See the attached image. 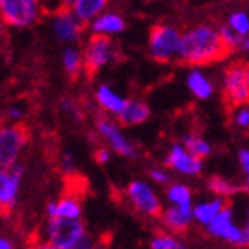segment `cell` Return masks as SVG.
I'll list each match as a JSON object with an SVG mask.
<instances>
[{
    "mask_svg": "<svg viewBox=\"0 0 249 249\" xmlns=\"http://www.w3.org/2000/svg\"><path fill=\"white\" fill-rule=\"evenodd\" d=\"M229 54L220 40L218 30L210 24H199L182 33L178 59L191 66H202L223 59Z\"/></svg>",
    "mask_w": 249,
    "mask_h": 249,
    "instance_id": "cell-1",
    "label": "cell"
},
{
    "mask_svg": "<svg viewBox=\"0 0 249 249\" xmlns=\"http://www.w3.org/2000/svg\"><path fill=\"white\" fill-rule=\"evenodd\" d=\"M42 237L43 242L57 249H78L92 239L82 220H59V218H47L42 229Z\"/></svg>",
    "mask_w": 249,
    "mask_h": 249,
    "instance_id": "cell-2",
    "label": "cell"
},
{
    "mask_svg": "<svg viewBox=\"0 0 249 249\" xmlns=\"http://www.w3.org/2000/svg\"><path fill=\"white\" fill-rule=\"evenodd\" d=\"M124 197L130 206L145 218H160L163 211V199L149 180L135 178L124 187Z\"/></svg>",
    "mask_w": 249,
    "mask_h": 249,
    "instance_id": "cell-3",
    "label": "cell"
},
{
    "mask_svg": "<svg viewBox=\"0 0 249 249\" xmlns=\"http://www.w3.org/2000/svg\"><path fill=\"white\" fill-rule=\"evenodd\" d=\"M28 139V130L23 124H0V168H12L21 163Z\"/></svg>",
    "mask_w": 249,
    "mask_h": 249,
    "instance_id": "cell-4",
    "label": "cell"
},
{
    "mask_svg": "<svg viewBox=\"0 0 249 249\" xmlns=\"http://www.w3.org/2000/svg\"><path fill=\"white\" fill-rule=\"evenodd\" d=\"M180 33L178 28L171 24H158L149 33V54L158 62H171L178 57L180 49Z\"/></svg>",
    "mask_w": 249,
    "mask_h": 249,
    "instance_id": "cell-5",
    "label": "cell"
},
{
    "mask_svg": "<svg viewBox=\"0 0 249 249\" xmlns=\"http://www.w3.org/2000/svg\"><path fill=\"white\" fill-rule=\"evenodd\" d=\"M83 70L89 73H97L104 66L118 59L120 51L113 38L101 35H90L83 47Z\"/></svg>",
    "mask_w": 249,
    "mask_h": 249,
    "instance_id": "cell-6",
    "label": "cell"
},
{
    "mask_svg": "<svg viewBox=\"0 0 249 249\" xmlns=\"http://www.w3.org/2000/svg\"><path fill=\"white\" fill-rule=\"evenodd\" d=\"M40 18V0H0V19L18 30L30 28Z\"/></svg>",
    "mask_w": 249,
    "mask_h": 249,
    "instance_id": "cell-7",
    "label": "cell"
},
{
    "mask_svg": "<svg viewBox=\"0 0 249 249\" xmlns=\"http://www.w3.org/2000/svg\"><path fill=\"white\" fill-rule=\"evenodd\" d=\"M95 130H97L99 137L106 142V147L113 154H118L126 160H135L137 158V149L135 145L130 142V139L124 135L118 121L107 116H99L95 120Z\"/></svg>",
    "mask_w": 249,
    "mask_h": 249,
    "instance_id": "cell-8",
    "label": "cell"
},
{
    "mask_svg": "<svg viewBox=\"0 0 249 249\" xmlns=\"http://www.w3.org/2000/svg\"><path fill=\"white\" fill-rule=\"evenodd\" d=\"M23 163L12 168H0V211H12L19 202L23 189Z\"/></svg>",
    "mask_w": 249,
    "mask_h": 249,
    "instance_id": "cell-9",
    "label": "cell"
},
{
    "mask_svg": "<svg viewBox=\"0 0 249 249\" xmlns=\"http://www.w3.org/2000/svg\"><path fill=\"white\" fill-rule=\"evenodd\" d=\"M223 92L229 104L233 107L249 104V87L246 82L244 64L235 62L227 68L223 73Z\"/></svg>",
    "mask_w": 249,
    "mask_h": 249,
    "instance_id": "cell-10",
    "label": "cell"
},
{
    "mask_svg": "<svg viewBox=\"0 0 249 249\" xmlns=\"http://www.w3.org/2000/svg\"><path fill=\"white\" fill-rule=\"evenodd\" d=\"M204 230H206L208 235L213 239L225 241L233 246H242V225H239V223L235 222L233 210L229 204L220 211V214H218Z\"/></svg>",
    "mask_w": 249,
    "mask_h": 249,
    "instance_id": "cell-11",
    "label": "cell"
},
{
    "mask_svg": "<svg viewBox=\"0 0 249 249\" xmlns=\"http://www.w3.org/2000/svg\"><path fill=\"white\" fill-rule=\"evenodd\" d=\"M164 168L183 177H197L204 170V163L192 156L182 144H173L164 156Z\"/></svg>",
    "mask_w": 249,
    "mask_h": 249,
    "instance_id": "cell-12",
    "label": "cell"
},
{
    "mask_svg": "<svg viewBox=\"0 0 249 249\" xmlns=\"http://www.w3.org/2000/svg\"><path fill=\"white\" fill-rule=\"evenodd\" d=\"M52 30L59 42L66 43V45H74L83 36L85 24L80 23L70 9L61 7L52 16Z\"/></svg>",
    "mask_w": 249,
    "mask_h": 249,
    "instance_id": "cell-13",
    "label": "cell"
},
{
    "mask_svg": "<svg viewBox=\"0 0 249 249\" xmlns=\"http://www.w3.org/2000/svg\"><path fill=\"white\" fill-rule=\"evenodd\" d=\"M47 218H59V220H82L83 204L74 194H64L57 199L47 202Z\"/></svg>",
    "mask_w": 249,
    "mask_h": 249,
    "instance_id": "cell-14",
    "label": "cell"
},
{
    "mask_svg": "<svg viewBox=\"0 0 249 249\" xmlns=\"http://www.w3.org/2000/svg\"><path fill=\"white\" fill-rule=\"evenodd\" d=\"M160 220L166 232L175 233V235L177 233H183L194 223V220H192V208H177V206L163 208V211L160 214Z\"/></svg>",
    "mask_w": 249,
    "mask_h": 249,
    "instance_id": "cell-15",
    "label": "cell"
},
{
    "mask_svg": "<svg viewBox=\"0 0 249 249\" xmlns=\"http://www.w3.org/2000/svg\"><path fill=\"white\" fill-rule=\"evenodd\" d=\"M124 28H126V23H124L123 16L114 11H104L101 16H97L92 23H89L90 35L109 36V38H113L114 35L123 33Z\"/></svg>",
    "mask_w": 249,
    "mask_h": 249,
    "instance_id": "cell-16",
    "label": "cell"
},
{
    "mask_svg": "<svg viewBox=\"0 0 249 249\" xmlns=\"http://www.w3.org/2000/svg\"><path fill=\"white\" fill-rule=\"evenodd\" d=\"M93 97H95L97 106L106 114L116 118L120 116V113L124 109V106H126V101H128V99H124L120 92H116L113 87L109 85H99L95 89V95Z\"/></svg>",
    "mask_w": 249,
    "mask_h": 249,
    "instance_id": "cell-17",
    "label": "cell"
},
{
    "mask_svg": "<svg viewBox=\"0 0 249 249\" xmlns=\"http://www.w3.org/2000/svg\"><path fill=\"white\" fill-rule=\"evenodd\" d=\"M225 206H227L225 199H220V197L202 199V201L196 202L194 206H192V220H194V223L201 225L202 229H206Z\"/></svg>",
    "mask_w": 249,
    "mask_h": 249,
    "instance_id": "cell-18",
    "label": "cell"
},
{
    "mask_svg": "<svg viewBox=\"0 0 249 249\" xmlns=\"http://www.w3.org/2000/svg\"><path fill=\"white\" fill-rule=\"evenodd\" d=\"M107 4L109 0H73L66 9H70L82 24H89L106 11Z\"/></svg>",
    "mask_w": 249,
    "mask_h": 249,
    "instance_id": "cell-19",
    "label": "cell"
},
{
    "mask_svg": "<svg viewBox=\"0 0 249 249\" xmlns=\"http://www.w3.org/2000/svg\"><path fill=\"white\" fill-rule=\"evenodd\" d=\"M151 116V109L145 102L135 101V99H128L126 106L118 116V123L126 124V126H137V124H142L149 120Z\"/></svg>",
    "mask_w": 249,
    "mask_h": 249,
    "instance_id": "cell-20",
    "label": "cell"
},
{
    "mask_svg": "<svg viewBox=\"0 0 249 249\" xmlns=\"http://www.w3.org/2000/svg\"><path fill=\"white\" fill-rule=\"evenodd\" d=\"M185 82H187V89L191 90L192 95L196 99H199V101H208V99L213 97V92H214L213 82L199 68H194V70L189 71Z\"/></svg>",
    "mask_w": 249,
    "mask_h": 249,
    "instance_id": "cell-21",
    "label": "cell"
},
{
    "mask_svg": "<svg viewBox=\"0 0 249 249\" xmlns=\"http://www.w3.org/2000/svg\"><path fill=\"white\" fill-rule=\"evenodd\" d=\"M164 199L170 206L192 208L194 206V194L192 189L183 182H171L164 187Z\"/></svg>",
    "mask_w": 249,
    "mask_h": 249,
    "instance_id": "cell-22",
    "label": "cell"
},
{
    "mask_svg": "<svg viewBox=\"0 0 249 249\" xmlns=\"http://www.w3.org/2000/svg\"><path fill=\"white\" fill-rule=\"evenodd\" d=\"M61 62H62L64 73H66L71 80H74V78H78L83 73V55L78 47H74V45L64 47Z\"/></svg>",
    "mask_w": 249,
    "mask_h": 249,
    "instance_id": "cell-23",
    "label": "cell"
},
{
    "mask_svg": "<svg viewBox=\"0 0 249 249\" xmlns=\"http://www.w3.org/2000/svg\"><path fill=\"white\" fill-rule=\"evenodd\" d=\"M180 144L191 152L192 156L199 158V160H204V158L211 156V152H213V145L206 139H202L201 135H197V133H187Z\"/></svg>",
    "mask_w": 249,
    "mask_h": 249,
    "instance_id": "cell-24",
    "label": "cell"
},
{
    "mask_svg": "<svg viewBox=\"0 0 249 249\" xmlns=\"http://www.w3.org/2000/svg\"><path fill=\"white\" fill-rule=\"evenodd\" d=\"M237 189L239 187L225 177L214 175L208 180V191L213 194V197H220L227 201V197H232L233 194H237Z\"/></svg>",
    "mask_w": 249,
    "mask_h": 249,
    "instance_id": "cell-25",
    "label": "cell"
},
{
    "mask_svg": "<svg viewBox=\"0 0 249 249\" xmlns=\"http://www.w3.org/2000/svg\"><path fill=\"white\" fill-rule=\"evenodd\" d=\"M149 249H187L185 242L170 232H156L151 239H149Z\"/></svg>",
    "mask_w": 249,
    "mask_h": 249,
    "instance_id": "cell-26",
    "label": "cell"
},
{
    "mask_svg": "<svg viewBox=\"0 0 249 249\" xmlns=\"http://www.w3.org/2000/svg\"><path fill=\"white\" fill-rule=\"evenodd\" d=\"M227 26L232 31H235L239 36H248L249 35V14L244 11H235L229 16Z\"/></svg>",
    "mask_w": 249,
    "mask_h": 249,
    "instance_id": "cell-27",
    "label": "cell"
},
{
    "mask_svg": "<svg viewBox=\"0 0 249 249\" xmlns=\"http://www.w3.org/2000/svg\"><path fill=\"white\" fill-rule=\"evenodd\" d=\"M218 35H220V40H222V43L225 45L227 51H233V49H239V45H241L242 42V36H239L235 31H232L229 26H220V30H218Z\"/></svg>",
    "mask_w": 249,
    "mask_h": 249,
    "instance_id": "cell-28",
    "label": "cell"
},
{
    "mask_svg": "<svg viewBox=\"0 0 249 249\" xmlns=\"http://www.w3.org/2000/svg\"><path fill=\"white\" fill-rule=\"evenodd\" d=\"M149 182L154 183V185L166 187L168 183L173 182V177H171V171L166 170L164 166H154L149 170Z\"/></svg>",
    "mask_w": 249,
    "mask_h": 249,
    "instance_id": "cell-29",
    "label": "cell"
},
{
    "mask_svg": "<svg viewBox=\"0 0 249 249\" xmlns=\"http://www.w3.org/2000/svg\"><path fill=\"white\" fill-rule=\"evenodd\" d=\"M232 124L237 130H242V132L249 130V106L248 104L235 107V111H233V114H232Z\"/></svg>",
    "mask_w": 249,
    "mask_h": 249,
    "instance_id": "cell-30",
    "label": "cell"
},
{
    "mask_svg": "<svg viewBox=\"0 0 249 249\" xmlns=\"http://www.w3.org/2000/svg\"><path fill=\"white\" fill-rule=\"evenodd\" d=\"M59 168H61V171L66 177H73L76 173V160H74V156L71 152L62 154L61 160H59Z\"/></svg>",
    "mask_w": 249,
    "mask_h": 249,
    "instance_id": "cell-31",
    "label": "cell"
},
{
    "mask_svg": "<svg viewBox=\"0 0 249 249\" xmlns=\"http://www.w3.org/2000/svg\"><path fill=\"white\" fill-rule=\"evenodd\" d=\"M24 114H26V109L21 104H11L5 109V118L9 120V123L21 124V121L24 120Z\"/></svg>",
    "mask_w": 249,
    "mask_h": 249,
    "instance_id": "cell-32",
    "label": "cell"
},
{
    "mask_svg": "<svg viewBox=\"0 0 249 249\" xmlns=\"http://www.w3.org/2000/svg\"><path fill=\"white\" fill-rule=\"evenodd\" d=\"M61 111H64L68 116H71L73 120H76V121L83 120V111L78 107L76 102H73L71 99H62V101H61Z\"/></svg>",
    "mask_w": 249,
    "mask_h": 249,
    "instance_id": "cell-33",
    "label": "cell"
},
{
    "mask_svg": "<svg viewBox=\"0 0 249 249\" xmlns=\"http://www.w3.org/2000/svg\"><path fill=\"white\" fill-rule=\"evenodd\" d=\"M113 160V152L109 151L107 147H97L95 149V161H97L99 164H107L109 161Z\"/></svg>",
    "mask_w": 249,
    "mask_h": 249,
    "instance_id": "cell-34",
    "label": "cell"
},
{
    "mask_svg": "<svg viewBox=\"0 0 249 249\" xmlns=\"http://www.w3.org/2000/svg\"><path fill=\"white\" fill-rule=\"evenodd\" d=\"M237 158H239V166H241L242 173L249 175V149H241Z\"/></svg>",
    "mask_w": 249,
    "mask_h": 249,
    "instance_id": "cell-35",
    "label": "cell"
},
{
    "mask_svg": "<svg viewBox=\"0 0 249 249\" xmlns=\"http://www.w3.org/2000/svg\"><path fill=\"white\" fill-rule=\"evenodd\" d=\"M242 246L249 248V208H248V216H246V223L242 225Z\"/></svg>",
    "mask_w": 249,
    "mask_h": 249,
    "instance_id": "cell-36",
    "label": "cell"
},
{
    "mask_svg": "<svg viewBox=\"0 0 249 249\" xmlns=\"http://www.w3.org/2000/svg\"><path fill=\"white\" fill-rule=\"evenodd\" d=\"M0 249H18L11 237L4 235V233H0Z\"/></svg>",
    "mask_w": 249,
    "mask_h": 249,
    "instance_id": "cell-37",
    "label": "cell"
},
{
    "mask_svg": "<svg viewBox=\"0 0 249 249\" xmlns=\"http://www.w3.org/2000/svg\"><path fill=\"white\" fill-rule=\"evenodd\" d=\"M30 249H57V248H54V246H51V244H47V242H36V244H33Z\"/></svg>",
    "mask_w": 249,
    "mask_h": 249,
    "instance_id": "cell-38",
    "label": "cell"
},
{
    "mask_svg": "<svg viewBox=\"0 0 249 249\" xmlns=\"http://www.w3.org/2000/svg\"><path fill=\"white\" fill-rule=\"evenodd\" d=\"M239 49H241L242 52H249V35L242 38V42H241V45H239Z\"/></svg>",
    "mask_w": 249,
    "mask_h": 249,
    "instance_id": "cell-39",
    "label": "cell"
},
{
    "mask_svg": "<svg viewBox=\"0 0 249 249\" xmlns=\"http://www.w3.org/2000/svg\"><path fill=\"white\" fill-rule=\"evenodd\" d=\"M244 70H246V82H248L249 87V64H244Z\"/></svg>",
    "mask_w": 249,
    "mask_h": 249,
    "instance_id": "cell-40",
    "label": "cell"
},
{
    "mask_svg": "<svg viewBox=\"0 0 249 249\" xmlns=\"http://www.w3.org/2000/svg\"><path fill=\"white\" fill-rule=\"evenodd\" d=\"M246 178H244V187H246V191L249 192V175H244Z\"/></svg>",
    "mask_w": 249,
    "mask_h": 249,
    "instance_id": "cell-41",
    "label": "cell"
},
{
    "mask_svg": "<svg viewBox=\"0 0 249 249\" xmlns=\"http://www.w3.org/2000/svg\"><path fill=\"white\" fill-rule=\"evenodd\" d=\"M92 241H93V239H90V241H87L85 244L80 246V248H78V249H89V246H90V242H92Z\"/></svg>",
    "mask_w": 249,
    "mask_h": 249,
    "instance_id": "cell-42",
    "label": "cell"
},
{
    "mask_svg": "<svg viewBox=\"0 0 249 249\" xmlns=\"http://www.w3.org/2000/svg\"><path fill=\"white\" fill-rule=\"evenodd\" d=\"M73 0H62V7H70V4Z\"/></svg>",
    "mask_w": 249,
    "mask_h": 249,
    "instance_id": "cell-43",
    "label": "cell"
}]
</instances>
